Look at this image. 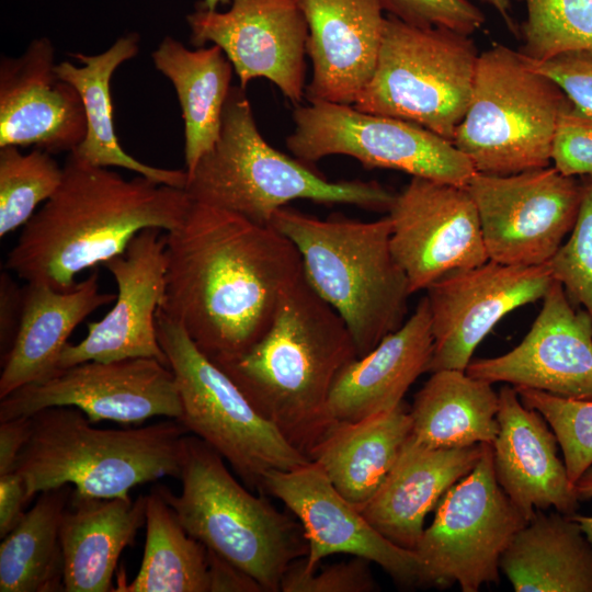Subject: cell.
Instances as JSON below:
<instances>
[{
	"label": "cell",
	"mask_w": 592,
	"mask_h": 592,
	"mask_svg": "<svg viewBox=\"0 0 592 592\" xmlns=\"http://www.w3.org/2000/svg\"><path fill=\"white\" fill-rule=\"evenodd\" d=\"M156 326L181 399L178 421L219 453L246 487L261 491L267 471L293 470L310 463L254 410L180 323L158 310Z\"/></svg>",
	"instance_id": "30bf717a"
},
{
	"label": "cell",
	"mask_w": 592,
	"mask_h": 592,
	"mask_svg": "<svg viewBox=\"0 0 592 592\" xmlns=\"http://www.w3.org/2000/svg\"><path fill=\"white\" fill-rule=\"evenodd\" d=\"M551 162L565 175L592 177V114L580 111L571 102L557 122Z\"/></svg>",
	"instance_id": "60d3db41"
},
{
	"label": "cell",
	"mask_w": 592,
	"mask_h": 592,
	"mask_svg": "<svg viewBox=\"0 0 592 592\" xmlns=\"http://www.w3.org/2000/svg\"><path fill=\"white\" fill-rule=\"evenodd\" d=\"M138 50V34L128 33L101 54H73L80 67L67 60L56 64V73L78 90L86 111L87 133L71 153L92 166L124 168L157 183L184 190L186 170L161 169L138 161L122 148L114 129L111 78Z\"/></svg>",
	"instance_id": "f1b7e54d"
},
{
	"label": "cell",
	"mask_w": 592,
	"mask_h": 592,
	"mask_svg": "<svg viewBox=\"0 0 592 592\" xmlns=\"http://www.w3.org/2000/svg\"><path fill=\"white\" fill-rule=\"evenodd\" d=\"M308 24L310 103L354 104L372 79L385 16L379 0H299Z\"/></svg>",
	"instance_id": "7402d4cb"
},
{
	"label": "cell",
	"mask_w": 592,
	"mask_h": 592,
	"mask_svg": "<svg viewBox=\"0 0 592 592\" xmlns=\"http://www.w3.org/2000/svg\"><path fill=\"white\" fill-rule=\"evenodd\" d=\"M498 394L499 431L491 444L497 482L527 521L549 508L577 513L580 501L557 455L554 431L538 411L523 405L512 385Z\"/></svg>",
	"instance_id": "603a6c76"
},
{
	"label": "cell",
	"mask_w": 592,
	"mask_h": 592,
	"mask_svg": "<svg viewBox=\"0 0 592 592\" xmlns=\"http://www.w3.org/2000/svg\"><path fill=\"white\" fill-rule=\"evenodd\" d=\"M570 102L520 52L494 45L479 55L470 102L453 144L479 173L509 175L548 167L559 115Z\"/></svg>",
	"instance_id": "ba28073f"
},
{
	"label": "cell",
	"mask_w": 592,
	"mask_h": 592,
	"mask_svg": "<svg viewBox=\"0 0 592 592\" xmlns=\"http://www.w3.org/2000/svg\"><path fill=\"white\" fill-rule=\"evenodd\" d=\"M31 500L21 475L13 470L0 476V537L7 536L22 520Z\"/></svg>",
	"instance_id": "ee69618b"
},
{
	"label": "cell",
	"mask_w": 592,
	"mask_h": 592,
	"mask_svg": "<svg viewBox=\"0 0 592 592\" xmlns=\"http://www.w3.org/2000/svg\"><path fill=\"white\" fill-rule=\"evenodd\" d=\"M61 179L62 168L50 153L35 148L24 155L16 146L0 147V237L23 227Z\"/></svg>",
	"instance_id": "e575fe53"
},
{
	"label": "cell",
	"mask_w": 592,
	"mask_h": 592,
	"mask_svg": "<svg viewBox=\"0 0 592 592\" xmlns=\"http://www.w3.org/2000/svg\"><path fill=\"white\" fill-rule=\"evenodd\" d=\"M390 15L420 27L441 26L471 35L486 19L468 0H379Z\"/></svg>",
	"instance_id": "ab89813d"
},
{
	"label": "cell",
	"mask_w": 592,
	"mask_h": 592,
	"mask_svg": "<svg viewBox=\"0 0 592 592\" xmlns=\"http://www.w3.org/2000/svg\"><path fill=\"white\" fill-rule=\"evenodd\" d=\"M261 492L281 500L300 522L308 542L301 559L305 571L315 570L327 556L348 554L377 563L401 587H421L415 551L392 544L374 528L318 464L270 470Z\"/></svg>",
	"instance_id": "ac0fdd59"
},
{
	"label": "cell",
	"mask_w": 592,
	"mask_h": 592,
	"mask_svg": "<svg viewBox=\"0 0 592 592\" xmlns=\"http://www.w3.org/2000/svg\"><path fill=\"white\" fill-rule=\"evenodd\" d=\"M166 237L167 288L159 310L215 364L257 343L304 275L289 239L219 208L192 202Z\"/></svg>",
	"instance_id": "6da1fadb"
},
{
	"label": "cell",
	"mask_w": 592,
	"mask_h": 592,
	"mask_svg": "<svg viewBox=\"0 0 592 592\" xmlns=\"http://www.w3.org/2000/svg\"><path fill=\"white\" fill-rule=\"evenodd\" d=\"M179 479L180 494L157 486L187 534L255 579L264 592L281 591L289 565L308 554L300 522L249 492L220 454L193 434L183 437Z\"/></svg>",
	"instance_id": "52a82bcc"
},
{
	"label": "cell",
	"mask_w": 592,
	"mask_h": 592,
	"mask_svg": "<svg viewBox=\"0 0 592 592\" xmlns=\"http://www.w3.org/2000/svg\"><path fill=\"white\" fill-rule=\"evenodd\" d=\"M574 492L579 501H588L592 499V466L589 467L580 478L573 483ZM581 527L585 537L592 545V516L580 514L570 515Z\"/></svg>",
	"instance_id": "7dc6e473"
},
{
	"label": "cell",
	"mask_w": 592,
	"mask_h": 592,
	"mask_svg": "<svg viewBox=\"0 0 592 592\" xmlns=\"http://www.w3.org/2000/svg\"><path fill=\"white\" fill-rule=\"evenodd\" d=\"M470 35L385 18L374 75L353 106L418 124L453 143L468 109L479 54Z\"/></svg>",
	"instance_id": "9c48e42d"
},
{
	"label": "cell",
	"mask_w": 592,
	"mask_h": 592,
	"mask_svg": "<svg viewBox=\"0 0 592 592\" xmlns=\"http://www.w3.org/2000/svg\"><path fill=\"white\" fill-rule=\"evenodd\" d=\"M231 0H203L200 2L205 9L215 11L219 4H228Z\"/></svg>",
	"instance_id": "681fc988"
},
{
	"label": "cell",
	"mask_w": 592,
	"mask_h": 592,
	"mask_svg": "<svg viewBox=\"0 0 592 592\" xmlns=\"http://www.w3.org/2000/svg\"><path fill=\"white\" fill-rule=\"evenodd\" d=\"M23 292L10 271L0 273V351L3 358L16 338L22 316Z\"/></svg>",
	"instance_id": "7bdbcfd3"
},
{
	"label": "cell",
	"mask_w": 592,
	"mask_h": 592,
	"mask_svg": "<svg viewBox=\"0 0 592 592\" xmlns=\"http://www.w3.org/2000/svg\"><path fill=\"white\" fill-rule=\"evenodd\" d=\"M432 351L431 315L424 296L400 328L340 372L328 399L329 418L354 422L394 409L414 380L428 373Z\"/></svg>",
	"instance_id": "cb8c5ba5"
},
{
	"label": "cell",
	"mask_w": 592,
	"mask_h": 592,
	"mask_svg": "<svg viewBox=\"0 0 592 592\" xmlns=\"http://www.w3.org/2000/svg\"><path fill=\"white\" fill-rule=\"evenodd\" d=\"M22 292L19 331L11 350L1 358L0 399L53 375L76 327L116 298L113 293L100 291L98 271L67 291L26 282Z\"/></svg>",
	"instance_id": "484cf974"
},
{
	"label": "cell",
	"mask_w": 592,
	"mask_h": 592,
	"mask_svg": "<svg viewBox=\"0 0 592 592\" xmlns=\"http://www.w3.org/2000/svg\"><path fill=\"white\" fill-rule=\"evenodd\" d=\"M554 278L547 264L492 260L453 270L426 288L433 335L428 372L466 371L478 344L514 309L543 299Z\"/></svg>",
	"instance_id": "9a60e30c"
},
{
	"label": "cell",
	"mask_w": 592,
	"mask_h": 592,
	"mask_svg": "<svg viewBox=\"0 0 592 592\" xmlns=\"http://www.w3.org/2000/svg\"><path fill=\"white\" fill-rule=\"evenodd\" d=\"M31 418L32 432L14 468L30 500L65 485L88 497H128L135 486L179 478L189 432L175 419L134 429H96L80 409L69 406L45 408Z\"/></svg>",
	"instance_id": "8992f818"
},
{
	"label": "cell",
	"mask_w": 592,
	"mask_h": 592,
	"mask_svg": "<svg viewBox=\"0 0 592 592\" xmlns=\"http://www.w3.org/2000/svg\"><path fill=\"white\" fill-rule=\"evenodd\" d=\"M191 204L183 189L139 174L126 180L70 152L58 189L22 227L4 269L70 289L79 273L121 254L143 229L177 228Z\"/></svg>",
	"instance_id": "7a4b0ae2"
},
{
	"label": "cell",
	"mask_w": 592,
	"mask_h": 592,
	"mask_svg": "<svg viewBox=\"0 0 592 592\" xmlns=\"http://www.w3.org/2000/svg\"><path fill=\"white\" fill-rule=\"evenodd\" d=\"M500 568L516 592H592V545L558 511L537 510L503 553Z\"/></svg>",
	"instance_id": "f546056e"
},
{
	"label": "cell",
	"mask_w": 592,
	"mask_h": 592,
	"mask_svg": "<svg viewBox=\"0 0 592 592\" xmlns=\"http://www.w3.org/2000/svg\"><path fill=\"white\" fill-rule=\"evenodd\" d=\"M293 121L286 146L307 164L344 155L367 169H394L459 186L476 173L452 141L412 122L330 102L297 106Z\"/></svg>",
	"instance_id": "7c38bea8"
},
{
	"label": "cell",
	"mask_w": 592,
	"mask_h": 592,
	"mask_svg": "<svg viewBox=\"0 0 592 592\" xmlns=\"http://www.w3.org/2000/svg\"><path fill=\"white\" fill-rule=\"evenodd\" d=\"M391 252L411 293L444 274L489 260L475 202L466 186L412 177L388 210Z\"/></svg>",
	"instance_id": "2e32d148"
},
{
	"label": "cell",
	"mask_w": 592,
	"mask_h": 592,
	"mask_svg": "<svg viewBox=\"0 0 592 592\" xmlns=\"http://www.w3.org/2000/svg\"><path fill=\"white\" fill-rule=\"evenodd\" d=\"M186 21L191 44L219 46L242 89L252 79L265 78L291 102L301 101L308 24L299 0H231L225 12L200 3Z\"/></svg>",
	"instance_id": "e0dca14e"
},
{
	"label": "cell",
	"mask_w": 592,
	"mask_h": 592,
	"mask_svg": "<svg viewBox=\"0 0 592 592\" xmlns=\"http://www.w3.org/2000/svg\"><path fill=\"white\" fill-rule=\"evenodd\" d=\"M161 231L143 229L121 254L102 264L116 282V303L101 320L88 323L83 340L66 344L58 369L87 361L135 357L155 358L169 366L156 326L167 288V237Z\"/></svg>",
	"instance_id": "d6986e66"
},
{
	"label": "cell",
	"mask_w": 592,
	"mask_h": 592,
	"mask_svg": "<svg viewBox=\"0 0 592 592\" xmlns=\"http://www.w3.org/2000/svg\"><path fill=\"white\" fill-rule=\"evenodd\" d=\"M304 558V557H303ZM289 565L285 571L283 592H373L378 590L368 560L354 556L348 561L326 566L311 572L305 571L301 559Z\"/></svg>",
	"instance_id": "f35d334b"
},
{
	"label": "cell",
	"mask_w": 592,
	"mask_h": 592,
	"mask_svg": "<svg viewBox=\"0 0 592 592\" xmlns=\"http://www.w3.org/2000/svg\"><path fill=\"white\" fill-rule=\"evenodd\" d=\"M527 523L497 482L492 445L485 444L474 469L453 485L435 508L414 549L421 587L477 592L500 581V561Z\"/></svg>",
	"instance_id": "8fae6325"
},
{
	"label": "cell",
	"mask_w": 592,
	"mask_h": 592,
	"mask_svg": "<svg viewBox=\"0 0 592 592\" xmlns=\"http://www.w3.org/2000/svg\"><path fill=\"white\" fill-rule=\"evenodd\" d=\"M151 58L175 89L184 121L185 170L190 173L218 139L234 67L219 46L189 49L172 36L160 42Z\"/></svg>",
	"instance_id": "1f68e13d"
},
{
	"label": "cell",
	"mask_w": 592,
	"mask_h": 592,
	"mask_svg": "<svg viewBox=\"0 0 592 592\" xmlns=\"http://www.w3.org/2000/svg\"><path fill=\"white\" fill-rule=\"evenodd\" d=\"M146 522V496L98 498L72 491L59 527L64 591H113L123 549Z\"/></svg>",
	"instance_id": "4316f807"
},
{
	"label": "cell",
	"mask_w": 592,
	"mask_h": 592,
	"mask_svg": "<svg viewBox=\"0 0 592 592\" xmlns=\"http://www.w3.org/2000/svg\"><path fill=\"white\" fill-rule=\"evenodd\" d=\"M31 432V415L0 421V476L14 470Z\"/></svg>",
	"instance_id": "bcb514c9"
},
{
	"label": "cell",
	"mask_w": 592,
	"mask_h": 592,
	"mask_svg": "<svg viewBox=\"0 0 592 592\" xmlns=\"http://www.w3.org/2000/svg\"><path fill=\"white\" fill-rule=\"evenodd\" d=\"M546 264L571 303L583 306L592 318V177L583 181L580 209L570 237Z\"/></svg>",
	"instance_id": "74e56055"
},
{
	"label": "cell",
	"mask_w": 592,
	"mask_h": 592,
	"mask_svg": "<svg viewBox=\"0 0 592 592\" xmlns=\"http://www.w3.org/2000/svg\"><path fill=\"white\" fill-rule=\"evenodd\" d=\"M466 187L489 260L532 266L546 264L573 228L583 182L548 166L509 175L476 172Z\"/></svg>",
	"instance_id": "4fadbf2b"
},
{
	"label": "cell",
	"mask_w": 592,
	"mask_h": 592,
	"mask_svg": "<svg viewBox=\"0 0 592 592\" xmlns=\"http://www.w3.org/2000/svg\"><path fill=\"white\" fill-rule=\"evenodd\" d=\"M410 432V411L401 402L358 421L334 422L315 447L310 460L360 510L394 467Z\"/></svg>",
	"instance_id": "83f0119b"
},
{
	"label": "cell",
	"mask_w": 592,
	"mask_h": 592,
	"mask_svg": "<svg viewBox=\"0 0 592 592\" xmlns=\"http://www.w3.org/2000/svg\"><path fill=\"white\" fill-rule=\"evenodd\" d=\"M207 563L209 592H264L255 579L209 549Z\"/></svg>",
	"instance_id": "f6af8a7d"
},
{
	"label": "cell",
	"mask_w": 592,
	"mask_h": 592,
	"mask_svg": "<svg viewBox=\"0 0 592 592\" xmlns=\"http://www.w3.org/2000/svg\"><path fill=\"white\" fill-rule=\"evenodd\" d=\"M527 16L520 33L519 50L532 60L557 54L592 49V0H519Z\"/></svg>",
	"instance_id": "d590c367"
},
{
	"label": "cell",
	"mask_w": 592,
	"mask_h": 592,
	"mask_svg": "<svg viewBox=\"0 0 592 592\" xmlns=\"http://www.w3.org/2000/svg\"><path fill=\"white\" fill-rule=\"evenodd\" d=\"M524 58L553 79L577 109L592 114V49L568 50L544 60Z\"/></svg>",
	"instance_id": "b9f144b4"
},
{
	"label": "cell",
	"mask_w": 592,
	"mask_h": 592,
	"mask_svg": "<svg viewBox=\"0 0 592 592\" xmlns=\"http://www.w3.org/2000/svg\"><path fill=\"white\" fill-rule=\"evenodd\" d=\"M415 394L410 442L424 448L492 444L499 431V394L460 369H441Z\"/></svg>",
	"instance_id": "4dcf8cb0"
},
{
	"label": "cell",
	"mask_w": 592,
	"mask_h": 592,
	"mask_svg": "<svg viewBox=\"0 0 592 592\" xmlns=\"http://www.w3.org/2000/svg\"><path fill=\"white\" fill-rule=\"evenodd\" d=\"M270 226L296 247L306 281L343 319L358 357L402 326L412 293L391 252L388 215L320 219L285 206Z\"/></svg>",
	"instance_id": "277c9868"
},
{
	"label": "cell",
	"mask_w": 592,
	"mask_h": 592,
	"mask_svg": "<svg viewBox=\"0 0 592 592\" xmlns=\"http://www.w3.org/2000/svg\"><path fill=\"white\" fill-rule=\"evenodd\" d=\"M483 445L431 449L407 439L394 467L360 512L392 544L414 551L425 516L474 469Z\"/></svg>",
	"instance_id": "d4e9b609"
},
{
	"label": "cell",
	"mask_w": 592,
	"mask_h": 592,
	"mask_svg": "<svg viewBox=\"0 0 592 592\" xmlns=\"http://www.w3.org/2000/svg\"><path fill=\"white\" fill-rule=\"evenodd\" d=\"M72 491L71 485H65L39 492L34 505L2 538L1 592L64 591L59 527Z\"/></svg>",
	"instance_id": "d6a6232c"
},
{
	"label": "cell",
	"mask_w": 592,
	"mask_h": 592,
	"mask_svg": "<svg viewBox=\"0 0 592 592\" xmlns=\"http://www.w3.org/2000/svg\"><path fill=\"white\" fill-rule=\"evenodd\" d=\"M194 203L270 226L292 201L350 204L388 212L396 193L371 181H329L307 163L274 149L259 132L244 89L230 88L218 139L187 173Z\"/></svg>",
	"instance_id": "5b68a950"
},
{
	"label": "cell",
	"mask_w": 592,
	"mask_h": 592,
	"mask_svg": "<svg viewBox=\"0 0 592 592\" xmlns=\"http://www.w3.org/2000/svg\"><path fill=\"white\" fill-rule=\"evenodd\" d=\"M514 388L523 405L538 411L550 425L561 447L568 477L574 483L592 466V400Z\"/></svg>",
	"instance_id": "8d00e7d4"
},
{
	"label": "cell",
	"mask_w": 592,
	"mask_h": 592,
	"mask_svg": "<svg viewBox=\"0 0 592 592\" xmlns=\"http://www.w3.org/2000/svg\"><path fill=\"white\" fill-rule=\"evenodd\" d=\"M356 357L343 319L303 275L262 338L241 356L216 365L254 410L310 460L334 424L327 409L333 383Z\"/></svg>",
	"instance_id": "3957f363"
},
{
	"label": "cell",
	"mask_w": 592,
	"mask_h": 592,
	"mask_svg": "<svg viewBox=\"0 0 592 592\" xmlns=\"http://www.w3.org/2000/svg\"><path fill=\"white\" fill-rule=\"evenodd\" d=\"M49 38L33 39L19 57L0 61V147L34 146L72 152L87 133L78 90L55 71Z\"/></svg>",
	"instance_id": "44dd1931"
},
{
	"label": "cell",
	"mask_w": 592,
	"mask_h": 592,
	"mask_svg": "<svg viewBox=\"0 0 592 592\" xmlns=\"http://www.w3.org/2000/svg\"><path fill=\"white\" fill-rule=\"evenodd\" d=\"M485 3L491 5L496 9L499 14L502 16L506 25L512 32H515L514 22L510 15L511 11V0H482Z\"/></svg>",
	"instance_id": "c3c4849f"
},
{
	"label": "cell",
	"mask_w": 592,
	"mask_h": 592,
	"mask_svg": "<svg viewBox=\"0 0 592 592\" xmlns=\"http://www.w3.org/2000/svg\"><path fill=\"white\" fill-rule=\"evenodd\" d=\"M58 406L80 409L91 423H137L152 417L179 420L181 399L170 366L155 358L87 361L56 371L0 399V421Z\"/></svg>",
	"instance_id": "5bb4252c"
},
{
	"label": "cell",
	"mask_w": 592,
	"mask_h": 592,
	"mask_svg": "<svg viewBox=\"0 0 592 592\" xmlns=\"http://www.w3.org/2000/svg\"><path fill=\"white\" fill-rule=\"evenodd\" d=\"M140 569L119 592H209L207 548L187 534L158 486L146 494Z\"/></svg>",
	"instance_id": "836d02e7"
},
{
	"label": "cell",
	"mask_w": 592,
	"mask_h": 592,
	"mask_svg": "<svg viewBox=\"0 0 592 592\" xmlns=\"http://www.w3.org/2000/svg\"><path fill=\"white\" fill-rule=\"evenodd\" d=\"M466 373L490 384L592 400V318L554 280L520 344L499 356L471 360Z\"/></svg>",
	"instance_id": "ffe728a7"
}]
</instances>
